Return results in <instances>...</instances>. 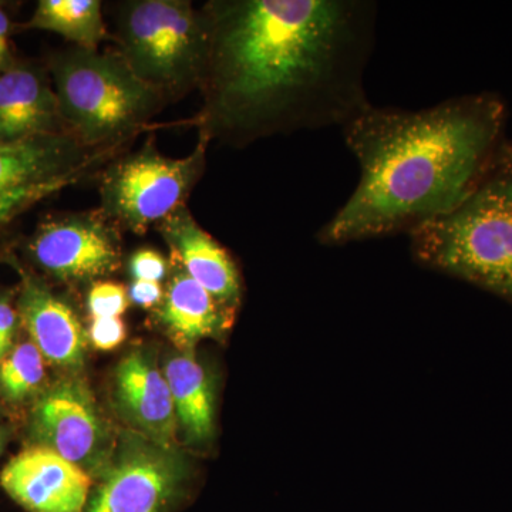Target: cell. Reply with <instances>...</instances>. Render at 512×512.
<instances>
[{"mask_svg": "<svg viewBox=\"0 0 512 512\" xmlns=\"http://www.w3.org/2000/svg\"><path fill=\"white\" fill-rule=\"evenodd\" d=\"M198 136L244 147L346 126L372 106L365 70L376 5L363 0H211Z\"/></svg>", "mask_w": 512, "mask_h": 512, "instance_id": "obj_1", "label": "cell"}, {"mask_svg": "<svg viewBox=\"0 0 512 512\" xmlns=\"http://www.w3.org/2000/svg\"><path fill=\"white\" fill-rule=\"evenodd\" d=\"M504 124V103L490 93L419 111L367 107L342 127L359 163V184L320 229L319 241L335 247L412 234L453 211L503 146Z\"/></svg>", "mask_w": 512, "mask_h": 512, "instance_id": "obj_2", "label": "cell"}, {"mask_svg": "<svg viewBox=\"0 0 512 512\" xmlns=\"http://www.w3.org/2000/svg\"><path fill=\"white\" fill-rule=\"evenodd\" d=\"M409 235L421 265L480 286L512 305V144L504 141L457 208Z\"/></svg>", "mask_w": 512, "mask_h": 512, "instance_id": "obj_3", "label": "cell"}, {"mask_svg": "<svg viewBox=\"0 0 512 512\" xmlns=\"http://www.w3.org/2000/svg\"><path fill=\"white\" fill-rule=\"evenodd\" d=\"M47 72L64 127L86 146H127L168 104L117 52L69 47L50 56Z\"/></svg>", "mask_w": 512, "mask_h": 512, "instance_id": "obj_4", "label": "cell"}, {"mask_svg": "<svg viewBox=\"0 0 512 512\" xmlns=\"http://www.w3.org/2000/svg\"><path fill=\"white\" fill-rule=\"evenodd\" d=\"M114 25L116 52L167 103L201 89L208 63L201 9L188 0H126Z\"/></svg>", "mask_w": 512, "mask_h": 512, "instance_id": "obj_5", "label": "cell"}, {"mask_svg": "<svg viewBox=\"0 0 512 512\" xmlns=\"http://www.w3.org/2000/svg\"><path fill=\"white\" fill-rule=\"evenodd\" d=\"M207 138L198 136L194 151L183 158L163 156L148 140L130 154L114 158L100 178V211L120 231L144 235L183 207L204 175Z\"/></svg>", "mask_w": 512, "mask_h": 512, "instance_id": "obj_6", "label": "cell"}, {"mask_svg": "<svg viewBox=\"0 0 512 512\" xmlns=\"http://www.w3.org/2000/svg\"><path fill=\"white\" fill-rule=\"evenodd\" d=\"M124 147L86 146L69 131L0 143V235L46 198L100 173Z\"/></svg>", "mask_w": 512, "mask_h": 512, "instance_id": "obj_7", "label": "cell"}, {"mask_svg": "<svg viewBox=\"0 0 512 512\" xmlns=\"http://www.w3.org/2000/svg\"><path fill=\"white\" fill-rule=\"evenodd\" d=\"M191 477L174 447L126 434L83 512H174L190 497Z\"/></svg>", "mask_w": 512, "mask_h": 512, "instance_id": "obj_8", "label": "cell"}, {"mask_svg": "<svg viewBox=\"0 0 512 512\" xmlns=\"http://www.w3.org/2000/svg\"><path fill=\"white\" fill-rule=\"evenodd\" d=\"M35 264L64 284L99 282L121 265L120 229L100 210L40 222L28 244Z\"/></svg>", "mask_w": 512, "mask_h": 512, "instance_id": "obj_9", "label": "cell"}, {"mask_svg": "<svg viewBox=\"0 0 512 512\" xmlns=\"http://www.w3.org/2000/svg\"><path fill=\"white\" fill-rule=\"evenodd\" d=\"M32 433L40 447L55 451L90 476H101L110 464L109 427L79 379L57 382L42 394L32 412Z\"/></svg>", "mask_w": 512, "mask_h": 512, "instance_id": "obj_10", "label": "cell"}, {"mask_svg": "<svg viewBox=\"0 0 512 512\" xmlns=\"http://www.w3.org/2000/svg\"><path fill=\"white\" fill-rule=\"evenodd\" d=\"M3 490L29 512H83L92 476L46 447L22 451L0 476Z\"/></svg>", "mask_w": 512, "mask_h": 512, "instance_id": "obj_11", "label": "cell"}, {"mask_svg": "<svg viewBox=\"0 0 512 512\" xmlns=\"http://www.w3.org/2000/svg\"><path fill=\"white\" fill-rule=\"evenodd\" d=\"M158 229L171 249V259L222 306L235 312L242 296L237 265L231 255L200 227L187 205L168 215Z\"/></svg>", "mask_w": 512, "mask_h": 512, "instance_id": "obj_12", "label": "cell"}, {"mask_svg": "<svg viewBox=\"0 0 512 512\" xmlns=\"http://www.w3.org/2000/svg\"><path fill=\"white\" fill-rule=\"evenodd\" d=\"M121 412L140 434L164 447H173L177 420L173 396L164 372L146 350H134L121 360L114 377Z\"/></svg>", "mask_w": 512, "mask_h": 512, "instance_id": "obj_13", "label": "cell"}, {"mask_svg": "<svg viewBox=\"0 0 512 512\" xmlns=\"http://www.w3.org/2000/svg\"><path fill=\"white\" fill-rule=\"evenodd\" d=\"M63 131L67 130L46 69L16 62L0 73V143Z\"/></svg>", "mask_w": 512, "mask_h": 512, "instance_id": "obj_14", "label": "cell"}, {"mask_svg": "<svg viewBox=\"0 0 512 512\" xmlns=\"http://www.w3.org/2000/svg\"><path fill=\"white\" fill-rule=\"evenodd\" d=\"M18 313L43 357L64 369H79L86 355V332L72 306L33 276H23Z\"/></svg>", "mask_w": 512, "mask_h": 512, "instance_id": "obj_15", "label": "cell"}, {"mask_svg": "<svg viewBox=\"0 0 512 512\" xmlns=\"http://www.w3.org/2000/svg\"><path fill=\"white\" fill-rule=\"evenodd\" d=\"M234 313L171 259L170 278L156 318L178 348L190 350L202 339L220 338L231 326Z\"/></svg>", "mask_w": 512, "mask_h": 512, "instance_id": "obj_16", "label": "cell"}, {"mask_svg": "<svg viewBox=\"0 0 512 512\" xmlns=\"http://www.w3.org/2000/svg\"><path fill=\"white\" fill-rule=\"evenodd\" d=\"M164 375L173 396L177 430L188 444L210 443L215 434V394L204 367L191 353H184L168 360Z\"/></svg>", "mask_w": 512, "mask_h": 512, "instance_id": "obj_17", "label": "cell"}, {"mask_svg": "<svg viewBox=\"0 0 512 512\" xmlns=\"http://www.w3.org/2000/svg\"><path fill=\"white\" fill-rule=\"evenodd\" d=\"M28 28L56 33L82 49H99L107 36L99 0H40Z\"/></svg>", "mask_w": 512, "mask_h": 512, "instance_id": "obj_18", "label": "cell"}, {"mask_svg": "<svg viewBox=\"0 0 512 512\" xmlns=\"http://www.w3.org/2000/svg\"><path fill=\"white\" fill-rule=\"evenodd\" d=\"M45 375L43 355L35 343H22L0 362V390L9 402H23L40 389Z\"/></svg>", "mask_w": 512, "mask_h": 512, "instance_id": "obj_19", "label": "cell"}, {"mask_svg": "<svg viewBox=\"0 0 512 512\" xmlns=\"http://www.w3.org/2000/svg\"><path fill=\"white\" fill-rule=\"evenodd\" d=\"M130 302L127 289L111 281L94 282L87 295V308L92 318H120Z\"/></svg>", "mask_w": 512, "mask_h": 512, "instance_id": "obj_20", "label": "cell"}, {"mask_svg": "<svg viewBox=\"0 0 512 512\" xmlns=\"http://www.w3.org/2000/svg\"><path fill=\"white\" fill-rule=\"evenodd\" d=\"M128 269L134 281L161 282L168 274V262L160 252L141 248L131 255Z\"/></svg>", "mask_w": 512, "mask_h": 512, "instance_id": "obj_21", "label": "cell"}, {"mask_svg": "<svg viewBox=\"0 0 512 512\" xmlns=\"http://www.w3.org/2000/svg\"><path fill=\"white\" fill-rule=\"evenodd\" d=\"M89 335L94 348L116 349L126 340V323L121 318H93Z\"/></svg>", "mask_w": 512, "mask_h": 512, "instance_id": "obj_22", "label": "cell"}, {"mask_svg": "<svg viewBox=\"0 0 512 512\" xmlns=\"http://www.w3.org/2000/svg\"><path fill=\"white\" fill-rule=\"evenodd\" d=\"M18 326V312L13 308L9 298H0V362L12 352Z\"/></svg>", "mask_w": 512, "mask_h": 512, "instance_id": "obj_23", "label": "cell"}, {"mask_svg": "<svg viewBox=\"0 0 512 512\" xmlns=\"http://www.w3.org/2000/svg\"><path fill=\"white\" fill-rule=\"evenodd\" d=\"M130 301L141 308H157L164 298V288L161 282L134 281L130 286Z\"/></svg>", "mask_w": 512, "mask_h": 512, "instance_id": "obj_24", "label": "cell"}, {"mask_svg": "<svg viewBox=\"0 0 512 512\" xmlns=\"http://www.w3.org/2000/svg\"><path fill=\"white\" fill-rule=\"evenodd\" d=\"M10 33H12V22L6 10L0 6V73L16 63L12 45H10Z\"/></svg>", "mask_w": 512, "mask_h": 512, "instance_id": "obj_25", "label": "cell"}, {"mask_svg": "<svg viewBox=\"0 0 512 512\" xmlns=\"http://www.w3.org/2000/svg\"><path fill=\"white\" fill-rule=\"evenodd\" d=\"M6 437L3 431L0 430V456H2L3 447H5Z\"/></svg>", "mask_w": 512, "mask_h": 512, "instance_id": "obj_26", "label": "cell"}]
</instances>
